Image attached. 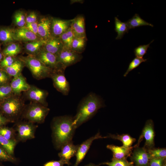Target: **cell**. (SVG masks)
I'll return each instance as SVG.
<instances>
[{"label": "cell", "instance_id": "ac0fdd59", "mask_svg": "<svg viewBox=\"0 0 166 166\" xmlns=\"http://www.w3.org/2000/svg\"><path fill=\"white\" fill-rule=\"evenodd\" d=\"M42 48L57 56L63 49V46L59 37L52 36L46 41Z\"/></svg>", "mask_w": 166, "mask_h": 166}, {"label": "cell", "instance_id": "1f68e13d", "mask_svg": "<svg viewBox=\"0 0 166 166\" xmlns=\"http://www.w3.org/2000/svg\"><path fill=\"white\" fill-rule=\"evenodd\" d=\"M0 134L6 139L17 141L16 133L14 129L5 126L0 128Z\"/></svg>", "mask_w": 166, "mask_h": 166}, {"label": "cell", "instance_id": "44dd1931", "mask_svg": "<svg viewBox=\"0 0 166 166\" xmlns=\"http://www.w3.org/2000/svg\"><path fill=\"white\" fill-rule=\"evenodd\" d=\"M107 148L113 153V159L120 160L125 159L130 154L132 148H126L122 146L120 147L112 144L108 145Z\"/></svg>", "mask_w": 166, "mask_h": 166}, {"label": "cell", "instance_id": "484cf974", "mask_svg": "<svg viewBox=\"0 0 166 166\" xmlns=\"http://www.w3.org/2000/svg\"><path fill=\"white\" fill-rule=\"evenodd\" d=\"M74 38V34L70 27L59 37L63 44V49H71Z\"/></svg>", "mask_w": 166, "mask_h": 166}, {"label": "cell", "instance_id": "4fadbf2b", "mask_svg": "<svg viewBox=\"0 0 166 166\" xmlns=\"http://www.w3.org/2000/svg\"><path fill=\"white\" fill-rule=\"evenodd\" d=\"M51 18L43 16L38 22V35L41 39L46 41L52 37L51 34Z\"/></svg>", "mask_w": 166, "mask_h": 166}, {"label": "cell", "instance_id": "f5cc1de1", "mask_svg": "<svg viewBox=\"0 0 166 166\" xmlns=\"http://www.w3.org/2000/svg\"></svg>", "mask_w": 166, "mask_h": 166}, {"label": "cell", "instance_id": "60d3db41", "mask_svg": "<svg viewBox=\"0 0 166 166\" xmlns=\"http://www.w3.org/2000/svg\"><path fill=\"white\" fill-rule=\"evenodd\" d=\"M11 77L3 69L0 68V85L10 83Z\"/></svg>", "mask_w": 166, "mask_h": 166}, {"label": "cell", "instance_id": "b9f144b4", "mask_svg": "<svg viewBox=\"0 0 166 166\" xmlns=\"http://www.w3.org/2000/svg\"><path fill=\"white\" fill-rule=\"evenodd\" d=\"M25 27L29 30L38 36V22H36L33 23H27L26 24Z\"/></svg>", "mask_w": 166, "mask_h": 166}, {"label": "cell", "instance_id": "7a4b0ae2", "mask_svg": "<svg viewBox=\"0 0 166 166\" xmlns=\"http://www.w3.org/2000/svg\"><path fill=\"white\" fill-rule=\"evenodd\" d=\"M105 106L99 96L93 93H89L80 103L77 113L73 118L76 128L89 120L99 109Z\"/></svg>", "mask_w": 166, "mask_h": 166}, {"label": "cell", "instance_id": "8fae6325", "mask_svg": "<svg viewBox=\"0 0 166 166\" xmlns=\"http://www.w3.org/2000/svg\"><path fill=\"white\" fill-rule=\"evenodd\" d=\"M73 19L63 20L51 18V34L52 37H59L71 27Z\"/></svg>", "mask_w": 166, "mask_h": 166}, {"label": "cell", "instance_id": "ee69618b", "mask_svg": "<svg viewBox=\"0 0 166 166\" xmlns=\"http://www.w3.org/2000/svg\"><path fill=\"white\" fill-rule=\"evenodd\" d=\"M37 21V15L34 11L31 12L26 17V24L36 22Z\"/></svg>", "mask_w": 166, "mask_h": 166}, {"label": "cell", "instance_id": "c3c4849f", "mask_svg": "<svg viewBox=\"0 0 166 166\" xmlns=\"http://www.w3.org/2000/svg\"><path fill=\"white\" fill-rule=\"evenodd\" d=\"M85 166H97V165L92 163H90L89 164L86 165Z\"/></svg>", "mask_w": 166, "mask_h": 166}, {"label": "cell", "instance_id": "4dcf8cb0", "mask_svg": "<svg viewBox=\"0 0 166 166\" xmlns=\"http://www.w3.org/2000/svg\"><path fill=\"white\" fill-rule=\"evenodd\" d=\"M21 51L20 45L17 43L9 44L3 50L2 54L4 57L11 56L16 57Z\"/></svg>", "mask_w": 166, "mask_h": 166}, {"label": "cell", "instance_id": "83f0119b", "mask_svg": "<svg viewBox=\"0 0 166 166\" xmlns=\"http://www.w3.org/2000/svg\"><path fill=\"white\" fill-rule=\"evenodd\" d=\"M18 142L8 140L0 134V146L10 155L13 156L14 149Z\"/></svg>", "mask_w": 166, "mask_h": 166}, {"label": "cell", "instance_id": "d4e9b609", "mask_svg": "<svg viewBox=\"0 0 166 166\" xmlns=\"http://www.w3.org/2000/svg\"><path fill=\"white\" fill-rule=\"evenodd\" d=\"M128 30L142 26H148L152 27L153 25L142 18L139 15L136 14L131 18L125 22Z\"/></svg>", "mask_w": 166, "mask_h": 166}, {"label": "cell", "instance_id": "7c38bea8", "mask_svg": "<svg viewBox=\"0 0 166 166\" xmlns=\"http://www.w3.org/2000/svg\"><path fill=\"white\" fill-rule=\"evenodd\" d=\"M105 138H107V136L102 137L100 135L99 133H98L94 136L90 137L79 145L75 155L76 161L73 166H78L82 161L94 140L98 139Z\"/></svg>", "mask_w": 166, "mask_h": 166}, {"label": "cell", "instance_id": "7bdbcfd3", "mask_svg": "<svg viewBox=\"0 0 166 166\" xmlns=\"http://www.w3.org/2000/svg\"><path fill=\"white\" fill-rule=\"evenodd\" d=\"M65 164L68 165L65 161L60 159L59 160H51L47 162L43 166H63Z\"/></svg>", "mask_w": 166, "mask_h": 166}, {"label": "cell", "instance_id": "f6af8a7d", "mask_svg": "<svg viewBox=\"0 0 166 166\" xmlns=\"http://www.w3.org/2000/svg\"><path fill=\"white\" fill-rule=\"evenodd\" d=\"M164 158H152L150 161V166H162Z\"/></svg>", "mask_w": 166, "mask_h": 166}, {"label": "cell", "instance_id": "f907efd6", "mask_svg": "<svg viewBox=\"0 0 166 166\" xmlns=\"http://www.w3.org/2000/svg\"><path fill=\"white\" fill-rule=\"evenodd\" d=\"M133 166V165H131V166Z\"/></svg>", "mask_w": 166, "mask_h": 166}, {"label": "cell", "instance_id": "e575fe53", "mask_svg": "<svg viewBox=\"0 0 166 166\" xmlns=\"http://www.w3.org/2000/svg\"><path fill=\"white\" fill-rule=\"evenodd\" d=\"M150 158H164L166 156L165 148H150L147 150Z\"/></svg>", "mask_w": 166, "mask_h": 166}, {"label": "cell", "instance_id": "9a60e30c", "mask_svg": "<svg viewBox=\"0 0 166 166\" xmlns=\"http://www.w3.org/2000/svg\"><path fill=\"white\" fill-rule=\"evenodd\" d=\"M79 145L74 144L72 141L64 145L61 148V151L58 154L60 159L65 161L69 166L71 163L69 160L75 156Z\"/></svg>", "mask_w": 166, "mask_h": 166}, {"label": "cell", "instance_id": "4316f807", "mask_svg": "<svg viewBox=\"0 0 166 166\" xmlns=\"http://www.w3.org/2000/svg\"><path fill=\"white\" fill-rule=\"evenodd\" d=\"M86 41V37H74L72 44L71 50L81 54L85 49Z\"/></svg>", "mask_w": 166, "mask_h": 166}, {"label": "cell", "instance_id": "30bf717a", "mask_svg": "<svg viewBox=\"0 0 166 166\" xmlns=\"http://www.w3.org/2000/svg\"><path fill=\"white\" fill-rule=\"evenodd\" d=\"M53 85L57 91L64 95H68L70 91V85L64 74V72L59 71L54 73L50 77Z\"/></svg>", "mask_w": 166, "mask_h": 166}, {"label": "cell", "instance_id": "db71d44e", "mask_svg": "<svg viewBox=\"0 0 166 166\" xmlns=\"http://www.w3.org/2000/svg\"><path fill=\"white\" fill-rule=\"evenodd\" d=\"M166 166L165 165H164V166Z\"/></svg>", "mask_w": 166, "mask_h": 166}, {"label": "cell", "instance_id": "d6986e66", "mask_svg": "<svg viewBox=\"0 0 166 166\" xmlns=\"http://www.w3.org/2000/svg\"><path fill=\"white\" fill-rule=\"evenodd\" d=\"M14 32L17 41L29 42L41 39L38 36L29 30L25 26L15 29Z\"/></svg>", "mask_w": 166, "mask_h": 166}, {"label": "cell", "instance_id": "3957f363", "mask_svg": "<svg viewBox=\"0 0 166 166\" xmlns=\"http://www.w3.org/2000/svg\"><path fill=\"white\" fill-rule=\"evenodd\" d=\"M20 95H14L2 101L0 112L11 122H16L22 115L25 107Z\"/></svg>", "mask_w": 166, "mask_h": 166}, {"label": "cell", "instance_id": "816d5d0a", "mask_svg": "<svg viewBox=\"0 0 166 166\" xmlns=\"http://www.w3.org/2000/svg\"><path fill=\"white\" fill-rule=\"evenodd\" d=\"M1 103V101H0V104Z\"/></svg>", "mask_w": 166, "mask_h": 166}, {"label": "cell", "instance_id": "74e56055", "mask_svg": "<svg viewBox=\"0 0 166 166\" xmlns=\"http://www.w3.org/2000/svg\"><path fill=\"white\" fill-rule=\"evenodd\" d=\"M132 164V162H129L125 159L117 160L113 159L111 162H105L102 164L108 166H130Z\"/></svg>", "mask_w": 166, "mask_h": 166}, {"label": "cell", "instance_id": "e0dca14e", "mask_svg": "<svg viewBox=\"0 0 166 166\" xmlns=\"http://www.w3.org/2000/svg\"><path fill=\"white\" fill-rule=\"evenodd\" d=\"M71 28L74 37H86L85 20L83 15H78L73 19Z\"/></svg>", "mask_w": 166, "mask_h": 166}, {"label": "cell", "instance_id": "ffe728a7", "mask_svg": "<svg viewBox=\"0 0 166 166\" xmlns=\"http://www.w3.org/2000/svg\"><path fill=\"white\" fill-rule=\"evenodd\" d=\"M132 158L138 166H147L150 157L144 148H137L133 152Z\"/></svg>", "mask_w": 166, "mask_h": 166}, {"label": "cell", "instance_id": "277c9868", "mask_svg": "<svg viewBox=\"0 0 166 166\" xmlns=\"http://www.w3.org/2000/svg\"><path fill=\"white\" fill-rule=\"evenodd\" d=\"M18 59L29 69L33 77L37 80L50 78L52 75L56 72L47 67L33 55L20 56Z\"/></svg>", "mask_w": 166, "mask_h": 166}, {"label": "cell", "instance_id": "9c48e42d", "mask_svg": "<svg viewBox=\"0 0 166 166\" xmlns=\"http://www.w3.org/2000/svg\"><path fill=\"white\" fill-rule=\"evenodd\" d=\"M26 98L31 102L37 103L47 107L46 101L48 92L46 90L40 89L37 87L30 85L29 89L25 92Z\"/></svg>", "mask_w": 166, "mask_h": 166}, {"label": "cell", "instance_id": "836d02e7", "mask_svg": "<svg viewBox=\"0 0 166 166\" xmlns=\"http://www.w3.org/2000/svg\"><path fill=\"white\" fill-rule=\"evenodd\" d=\"M14 24L19 28L25 26L26 17L24 13L20 10L16 12L14 15Z\"/></svg>", "mask_w": 166, "mask_h": 166}, {"label": "cell", "instance_id": "6da1fadb", "mask_svg": "<svg viewBox=\"0 0 166 166\" xmlns=\"http://www.w3.org/2000/svg\"><path fill=\"white\" fill-rule=\"evenodd\" d=\"M52 128L53 143L58 149L72 141L76 129L73 118L66 116L54 118L52 122Z\"/></svg>", "mask_w": 166, "mask_h": 166}, {"label": "cell", "instance_id": "bcb514c9", "mask_svg": "<svg viewBox=\"0 0 166 166\" xmlns=\"http://www.w3.org/2000/svg\"><path fill=\"white\" fill-rule=\"evenodd\" d=\"M10 121L0 112V128L5 126Z\"/></svg>", "mask_w": 166, "mask_h": 166}, {"label": "cell", "instance_id": "8d00e7d4", "mask_svg": "<svg viewBox=\"0 0 166 166\" xmlns=\"http://www.w3.org/2000/svg\"><path fill=\"white\" fill-rule=\"evenodd\" d=\"M153 41H152L148 44L140 45L136 47L134 49V52L136 57L143 58L144 56L147 53L148 48L150 47V44Z\"/></svg>", "mask_w": 166, "mask_h": 166}, {"label": "cell", "instance_id": "ab89813d", "mask_svg": "<svg viewBox=\"0 0 166 166\" xmlns=\"http://www.w3.org/2000/svg\"><path fill=\"white\" fill-rule=\"evenodd\" d=\"M16 159L9 155L6 151L0 146V161H9L14 163Z\"/></svg>", "mask_w": 166, "mask_h": 166}, {"label": "cell", "instance_id": "f35d334b", "mask_svg": "<svg viewBox=\"0 0 166 166\" xmlns=\"http://www.w3.org/2000/svg\"><path fill=\"white\" fill-rule=\"evenodd\" d=\"M18 59L16 57L6 56L4 57L0 63V67L3 69L11 65Z\"/></svg>", "mask_w": 166, "mask_h": 166}, {"label": "cell", "instance_id": "7dc6e473", "mask_svg": "<svg viewBox=\"0 0 166 166\" xmlns=\"http://www.w3.org/2000/svg\"><path fill=\"white\" fill-rule=\"evenodd\" d=\"M4 57L2 53L0 52V63L3 59Z\"/></svg>", "mask_w": 166, "mask_h": 166}, {"label": "cell", "instance_id": "52a82bcc", "mask_svg": "<svg viewBox=\"0 0 166 166\" xmlns=\"http://www.w3.org/2000/svg\"><path fill=\"white\" fill-rule=\"evenodd\" d=\"M33 56L40 60L47 67L56 72H64L65 70L58 62L57 56L45 50L42 48Z\"/></svg>", "mask_w": 166, "mask_h": 166}, {"label": "cell", "instance_id": "f1b7e54d", "mask_svg": "<svg viewBox=\"0 0 166 166\" xmlns=\"http://www.w3.org/2000/svg\"><path fill=\"white\" fill-rule=\"evenodd\" d=\"M110 137L113 139L120 140L123 143L122 146L126 148H130L135 141L136 139L132 138L128 134L119 135H110L107 137Z\"/></svg>", "mask_w": 166, "mask_h": 166}, {"label": "cell", "instance_id": "681fc988", "mask_svg": "<svg viewBox=\"0 0 166 166\" xmlns=\"http://www.w3.org/2000/svg\"><path fill=\"white\" fill-rule=\"evenodd\" d=\"M0 166H3L1 163H0Z\"/></svg>", "mask_w": 166, "mask_h": 166}, {"label": "cell", "instance_id": "ba28073f", "mask_svg": "<svg viewBox=\"0 0 166 166\" xmlns=\"http://www.w3.org/2000/svg\"><path fill=\"white\" fill-rule=\"evenodd\" d=\"M82 57L81 54L64 49L57 56L58 62L65 70L67 67L81 61Z\"/></svg>", "mask_w": 166, "mask_h": 166}, {"label": "cell", "instance_id": "2e32d148", "mask_svg": "<svg viewBox=\"0 0 166 166\" xmlns=\"http://www.w3.org/2000/svg\"><path fill=\"white\" fill-rule=\"evenodd\" d=\"M154 136L153 121L151 120H148L146 123L138 143L141 138L144 137L145 140V146L149 149L151 148L154 145Z\"/></svg>", "mask_w": 166, "mask_h": 166}, {"label": "cell", "instance_id": "d6a6232c", "mask_svg": "<svg viewBox=\"0 0 166 166\" xmlns=\"http://www.w3.org/2000/svg\"><path fill=\"white\" fill-rule=\"evenodd\" d=\"M10 82L0 85V101L14 95Z\"/></svg>", "mask_w": 166, "mask_h": 166}, {"label": "cell", "instance_id": "5bb4252c", "mask_svg": "<svg viewBox=\"0 0 166 166\" xmlns=\"http://www.w3.org/2000/svg\"><path fill=\"white\" fill-rule=\"evenodd\" d=\"M10 84L13 93L15 95H20L22 92L27 91L30 86L22 74L13 77L10 82Z\"/></svg>", "mask_w": 166, "mask_h": 166}, {"label": "cell", "instance_id": "d590c367", "mask_svg": "<svg viewBox=\"0 0 166 166\" xmlns=\"http://www.w3.org/2000/svg\"><path fill=\"white\" fill-rule=\"evenodd\" d=\"M147 60V59L137 57L134 58L129 63L128 67L124 74V76L126 77L130 72L138 67L142 62L146 61Z\"/></svg>", "mask_w": 166, "mask_h": 166}, {"label": "cell", "instance_id": "5b68a950", "mask_svg": "<svg viewBox=\"0 0 166 166\" xmlns=\"http://www.w3.org/2000/svg\"><path fill=\"white\" fill-rule=\"evenodd\" d=\"M50 109L42 105L31 102L25 107L22 115L28 121L41 124L44 122Z\"/></svg>", "mask_w": 166, "mask_h": 166}, {"label": "cell", "instance_id": "8992f818", "mask_svg": "<svg viewBox=\"0 0 166 166\" xmlns=\"http://www.w3.org/2000/svg\"><path fill=\"white\" fill-rule=\"evenodd\" d=\"M37 127L34 123L29 121L18 122L14 129L17 141L24 142L34 138Z\"/></svg>", "mask_w": 166, "mask_h": 166}, {"label": "cell", "instance_id": "f546056e", "mask_svg": "<svg viewBox=\"0 0 166 166\" xmlns=\"http://www.w3.org/2000/svg\"><path fill=\"white\" fill-rule=\"evenodd\" d=\"M115 30L117 33L116 39H121L126 33L128 32L129 30L125 22H121L117 17H115Z\"/></svg>", "mask_w": 166, "mask_h": 166}, {"label": "cell", "instance_id": "7402d4cb", "mask_svg": "<svg viewBox=\"0 0 166 166\" xmlns=\"http://www.w3.org/2000/svg\"><path fill=\"white\" fill-rule=\"evenodd\" d=\"M14 30L9 27L0 26V41L4 44L17 41Z\"/></svg>", "mask_w": 166, "mask_h": 166}, {"label": "cell", "instance_id": "603a6c76", "mask_svg": "<svg viewBox=\"0 0 166 166\" xmlns=\"http://www.w3.org/2000/svg\"><path fill=\"white\" fill-rule=\"evenodd\" d=\"M46 41L42 39L28 42L25 45L26 51L29 55L34 56L43 48Z\"/></svg>", "mask_w": 166, "mask_h": 166}, {"label": "cell", "instance_id": "cb8c5ba5", "mask_svg": "<svg viewBox=\"0 0 166 166\" xmlns=\"http://www.w3.org/2000/svg\"><path fill=\"white\" fill-rule=\"evenodd\" d=\"M24 65L23 63L18 59L10 66L3 69L11 77H16L21 73Z\"/></svg>", "mask_w": 166, "mask_h": 166}]
</instances>
